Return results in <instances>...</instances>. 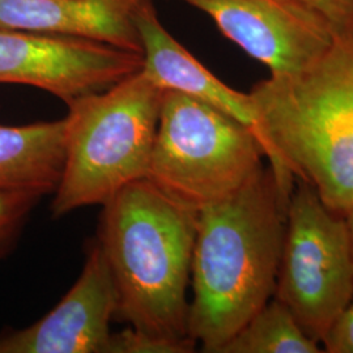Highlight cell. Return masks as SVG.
Segmentation results:
<instances>
[{
	"label": "cell",
	"mask_w": 353,
	"mask_h": 353,
	"mask_svg": "<svg viewBox=\"0 0 353 353\" xmlns=\"http://www.w3.org/2000/svg\"><path fill=\"white\" fill-rule=\"evenodd\" d=\"M134 20L143 46L141 71L157 87L211 103L254 132L255 117L249 93L230 88L183 48L160 23L152 0L140 3Z\"/></svg>",
	"instance_id": "11"
},
{
	"label": "cell",
	"mask_w": 353,
	"mask_h": 353,
	"mask_svg": "<svg viewBox=\"0 0 353 353\" xmlns=\"http://www.w3.org/2000/svg\"><path fill=\"white\" fill-rule=\"evenodd\" d=\"M323 29L332 41H353V0H284Z\"/></svg>",
	"instance_id": "15"
},
{
	"label": "cell",
	"mask_w": 353,
	"mask_h": 353,
	"mask_svg": "<svg viewBox=\"0 0 353 353\" xmlns=\"http://www.w3.org/2000/svg\"><path fill=\"white\" fill-rule=\"evenodd\" d=\"M105 353H188L182 347L128 327L112 334Z\"/></svg>",
	"instance_id": "16"
},
{
	"label": "cell",
	"mask_w": 353,
	"mask_h": 353,
	"mask_svg": "<svg viewBox=\"0 0 353 353\" xmlns=\"http://www.w3.org/2000/svg\"><path fill=\"white\" fill-rule=\"evenodd\" d=\"M117 307L109 265L94 242L61 303L34 325L0 335V353H105Z\"/></svg>",
	"instance_id": "8"
},
{
	"label": "cell",
	"mask_w": 353,
	"mask_h": 353,
	"mask_svg": "<svg viewBox=\"0 0 353 353\" xmlns=\"http://www.w3.org/2000/svg\"><path fill=\"white\" fill-rule=\"evenodd\" d=\"M207 13L220 32L270 70L299 71L332 43L327 33L284 0H182Z\"/></svg>",
	"instance_id": "9"
},
{
	"label": "cell",
	"mask_w": 353,
	"mask_h": 353,
	"mask_svg": "<svg viewBox=\"0 0 353 353\" xmlns=\"http://www.w3.org/2000/svg\"><path fill=\"white\" fill-rule=\"evenodd\" d=\"M274 297L319 343L353 301V246L347 216L328 208L301 179H296L287 205Z\"/></svg>",
	"instance_id": "6"
},
{
	"label": "cell",
	"mask_w": 353,
	"mask_h": 353,
	"mask_svg": "<svg viewBox=\"0 0 353 353\" xmlns=\"http://www.w3.org/2000/svg\"><path fill=\"white\" fill-rule=\"evenodd\" d=\"M143 0H0V28L87 38L143 54L135 11Z\"/></svg>",
	"instance_id": "10"
},
{
	"label": "cell",
	"mask_w": 353,
	"mask_h": 353,
	"mask_svg": "<svg viewBox=\"0 0 353 353\" xmlns=\"http://www.w3.org/2000/svg\"><path fill=\"white\" fill-rule=\"evenodd\" d=\"M64 130V118L0 126V190L54 194L63 169Z\"/></svg>",
	"instance_id": "12"
},
{
	"label": "cell",
	"mask_w": 353,
	"mask_h": 353,
	"mask_svg": "<svg viewBox=\"0 0 353 353\" xmlns=\"http://www.w3.org/2000/svg\"><path fill=\"white\" fill-rule=\"evenodd\" d=\"M220 353H323V348L290 309L272 297Z\"/></svg>",
	"instance_id": "13"
},
{
	"label": "cell",
	"mask_w": 353,
	"mask_h": 353,
	"mask_svg": "<svg viewBox=\"0 0 353 353\" xmlns=\"http://www.w3.org/2000/svg\"><path fill=\"white\" fill-rule=\"evenodd\" d=\"M43 196L36 190H0V259L12 250L32 211Z\"/></svg>",
	"instance_id": "14"
},
{
	"label": "cell",
	"mask_w": 353,
	"mask_h": 353,
	"mask_svg": "<svg viewBox=\"0 0 353 353\" xmlns=\"http://www.w3.org/2000/svg\"><path fill=\"white\" fill-rule=\"evenodd\" d=\"M254 134L288 204L296 179L345 214L353 207V41L332 43L301 70L249 92Z\"/></svg>",
	"instance_id": "1"
},
{
	"label": "cell",
	"mask_w": 353,
	"mask_h": 353,
	"mask_svg": "<svg viewBox=\"0 0 353 353\" xmlns=\"http://www.w3.org/2000/svg\"><path fill=\"white\" fill-rule=\"evenodd\" d=\"M250 127L199 99L164 90L147 179L199 212L240 190L262 166Z\"/></svg>",
	"instance_id": "5"
},
{
	"label": "cell",
	"mask_w": 353,
	"mask_h": 353,
	"mask_svg": "<svg viewBox=\"0 0 353 353\" xmlns=\"http://www.w3.org/2000/svg\"><path fill=\"white\" fill-rule=\"evenodd\" d=\"M102 207L97 243L117 290V316L194 352L188 287L198 212L173 202L147 178L127 185Z\"/></svg>",
	"instance_id": "3"
},
{
	"label": "cell",
	"mask_w": 353,
	"mask_h": 353,
	"mask_svg": "<svg viewBox=\"0 0 353 353\" xmlns=\"http://www.w3.org/2000/svg\"><path fill=\"white\" fill-rule=\"evenodd\" d=\"M141 68V52L87 38L0 28V83L42 89L67 105Z\"/></svg>",
	"instance_id": "7"
},
{
	"label": "cell",
	"mask_w": 353,
	"mask_h": 353,
	"mask_svg": "<svg viewBox=\"0 0 353 353\" xmlns=\"http://www.w3.org/2000/svg\"><path fill=\"white\" fill-rule=\"evenodd\" d=\"M321 345L323 352L353 353V301L334 321Z\"/></svg>",
	"instance_id": "17"
},
{
	"label": "cell",
	"mask_w": 353,
	"mask_h": 353,
	"mask_svg": "<svg viewBox=\"0 0 353 353\" xmlns=\"http://www.w3.org/2000/svg\"><path fill=\"white\" fill-rule=\"evenodd\" d=\"M164 89L141 70L113 87L68 103L64 163L54 191V217L103 205L147 176Z\"/></svg>",
	"instance_id": "4"
},
{
	"label": "cell",
	"mask_w": 353,
	"mask_h": 353,
	"mask_svg": "<svg viewBox=\"0 0 353 353\" xmlns=\"http://www.w3.org/2000/svg\"><path fill=\"white\" fill-rule=\"evenodd\" d=\"M348 224H350V229H351V237H352V246H353V207L345 214Z\"/></svg>",
	"instance_id": "18"
},
{
	"label": "cell",
	"mask_w": 353,
	"mask_h": 353,
	"mask_svg": "<svg viewBox=\"0 0 353 353\" xmlns=\"http://www.w3.org/2000/svg\"><path fill=\"white\" fill-rule=\"evenodd\" d=\"M287 203L270 166L198 212L189 335L220 353L275 293Z\"/></svg>",
	"instance_id": "2"
}]
</instances>
